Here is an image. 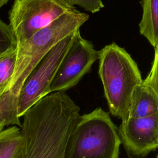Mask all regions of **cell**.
I'll list each match as a JSON object with an SVG mask.
<instances>
[{"label":"cell","instance_id":"1","mask_svg":"<svg viewBox=\"0 0 158 158\" xmlns=\"http://www.w3.org/2000/svg\"><path fill=\"white\" fill-rule=\"evenodd\" d=\"M80 107L65 92L46 96L23 115L20 127L25 158H64Z\"/></svg>","mask_w":158,"mask_h":158},{"label":"cell","instance_id":"2","mask_svg":"<svg viewBox=\"0 0 158 158\" xmlns=\"http://www.w3.org/2000/svg\"><path fill=\"white\" fill-rule=\"evenodd\" d=\"M98 59V73L110 111L122 122H125L129 118L132 93L143 81L138 65L124 48L115 43L99 51Z\"/></svg>","mask_w":158,"mask_h":158},{"label":"cell","instance_id":"3","mask_svg":"<svg viewBox=\"0 0 158 158\" xmlns=\"http://www.w3.org/2000/svg\"><path fill=\"white\" fill-rule=\"evenodd\" d=\"M120 144L109 114L97 108L80 116L69 137L64 158H118Z\"/></svg>","mask_w":158,"mask_h":158},{"label":"cell","instance_id":"4","mask_svg":"<svg viewBox=\"0 0 158 158\" xmlns=\"http://www.w3.org/2000/svg\"><path fill=\"white\" fill-rule=\"evenodd\" d=\"M88 18L87 14L78 10L66 14L17 46L16 64L9 89L19 95L24 81L40 60L60 41L80 29Z\"/></svg>","mask_w":158,"mask_h":158},{"label":"cell","instance_id":"5","mask_svg":"<svg viewBox=\"0 0 158 158\" xmlns=\"http://www.w3.org/2000/svg\"><path fill=\"white\" fill-rule=\"evenodd\" d=\"M77 11L65 0H14L9 25L19 46L61 16Z\"/></svg>","mask_w":158,"mask_h":158},{"label":"cell","instance_id":"6","mask_svg":"<svg viewBox=\"0 0 158 158\" xmlns=\"http://www.w3.org/2000/svg\"><path fill=\"white\" fill-rule=\"evenodd\" d=\"M76 31L52 48L24 81L19 95L18 115L20 118L37 102L51 93L52 81L74 40Z\"/></svg>","mask_w":158,"mask_h":158},{"label":"cell","instance_id":"7","mask_svg":"<svg viewBox=\"0 0 158 158\" xmlns=\"http://www.w3.org/2000/svg\"><path fill=\"white\" fill-rule=\"evenodd\" d=\"M98 59L99 51L90 41L81 37L78 29L52 81L51 93L65 92L75 86Z\"/></svg>","mask_w":158,"mask_h":158},{"label":"cell","instance_id":"8","mask_svg":"<svg viewBox=\"0 0 158 158\" xmlns=\"http://www.w3.org/2000/svg\"><path fill=\"white\" fill-rule=\"evenodd\" d=\"M128 154L144 156L158 148V112L142 118L129 117L119 128Z\"/></svg>","mask_w":158,"mask_h":158},{"label":"cell","instance_id":"9","mask_svg":"<svg viewBox=\"0 0 158 158\" xmlns=\"http://www.w3.org/2000/svg\"><path fill=\"white\" fill-rule=\"evenodd\" d=\"M158 112V98L143 83L134 89L130 104L129 117L142 118Z\"/></svg>","mask_w":158,"mask_h":158},{"label":"cell","instance_id":"10","mask_svg":"<svg viewBox=\"0 0 158 158\" xmlns=\"http://www.w3.org/2000/svg\"><path fill=\"white\" fill-rule=\"evenodd\" d=\"M0 158H25L20 128L10 126L0 131Z\"/></svg>","mask_w":158,"mask_h":158},{"label":"cell","instance_id":"11","mask_svg":"<svg viewBox=\"0 0 158 158\" xmlns=\"http://www.w3.org/2000/svg\"><path fill=\"white\" fill-rule=\"evenodd\" d=\"M143 15L139 32L156 48L158 47V0H141Z\"/></svg>","mask_w":158,"mask_h":158},{"label":"cell","instance_id":"12","mask_svg":"<svg viewBox=\"0 0 158 158\" xmlns=\"http://www.w3.org/2000/svg\"><path fill=\"white\" fill-rule=\"evenodd\" d=\"M19 95L9 89L0 95V131L6 127H21L18 115Z\"/></svg>","mask_w":158,"mask_h":158},{"label":"cell","instance_id":"13","mask_svg":"<svg viewBox=\"0 0 158 158\" xmlns=\"http://www.w3.org/2000/svg\"><path fill=\"white\" fill-rule=\"evenodd\" d=\"M17 48L0 54V95L9 89L14 72Z\"/></svg>","mask_w":158,"mask_h":158},{"label":"cell","instance_id":"14","mask_svg":"<svg viewBox=\"0 0 158 158\" xmlns=\"http://www.w3.org/2000/svg\"><path fill=\"white\" fill-rule=\"evenodd\" d=\"M16 48L17 43L10 27L0 19V54Z\"/></svg>","mask_w":158,"mask_h":158},{"label":"cell","instance_id":"15","mask_svg":"<svg viewBox=\"0 0 158 158\" xmlns=\"http://www.w3.org/2000/svg\"><path fill=\"white\" fill-rule=\"evenodd\" d=\"M143 83L156 94L158 98V47L154 48V57L151 69Z\"/></svg>","mask_w":158,"mask_h":158},{"label":"cell","instance_id":"16","mask_svg":"<svg viewBox=\"0 0 158 158\" xmlns=\"http://www.w3.org/2000/svg\"><path fill=\"white\" fill-rule=\"evenodd\" d=\"M72 6L77 5L91 13L99 12L104 5L102 0H65Z\"/></svg>","mask_w":158,"mask_h":158},{"label":"cell","instance_id":"17","mask_svg":"<svg viewBox=\"0 0 158 158\" xmlns=\"http://www.w3.org/2000/svg\"><path fill=\"white\" fill-rule=\"evenodd\" d=\"M9 0H0V8H1L3 6L6 4Z\"/></svg>","mask_w":158,"mask_h":158},{"label":"cell","instance_id":"18","mask_svg":"<svg viewBox=\"0 0 158 158\" xmlns=\"http://www.w3.org/2000/svg\"><path fill=\"white\" fill-rule=\"evenodd\" d=\"M157 158H158V156H157Z\"/></svg>","mask_w":158,"mask_h":158}]
</instances>
